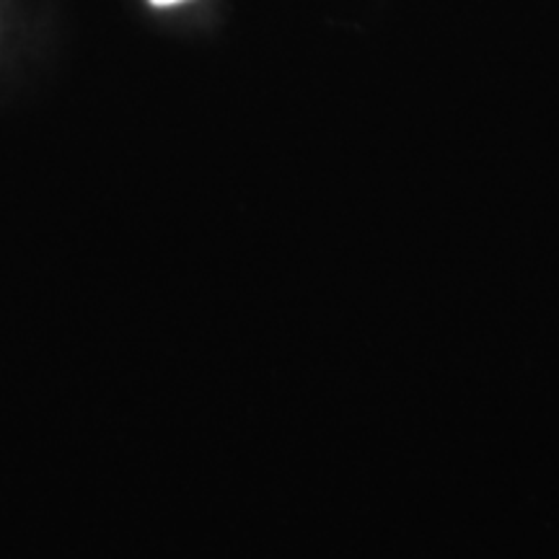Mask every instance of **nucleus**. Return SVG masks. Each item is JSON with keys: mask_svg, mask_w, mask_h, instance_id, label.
<instances>
[{"mask_svg": "<svg viewBox=\"0 0 559 559\" xmlns=\"http://www.w3.org/2000/svg\"><path fill=\"white\" fill-rule=\"evenodd\" d=\"M153 5H174V3H181V0H151Z\"/></svg>", "mask_w": 559, "mask_h": 559, "instance_id": "1", "label": "nucleus"}]
</instances>
